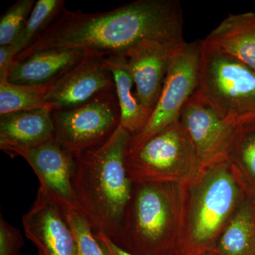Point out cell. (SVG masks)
<instances>
[{
	"instance_id": "4",
	"label": "cell",
	"mask_w": 255,
	"mask_h": 255,
	"mask_svg": "<svg viewBox=\"0 0 255 255\" xmlns=\"http://www.w3.org/2000/svg\"><path fill=\"white\" fill-rule=\"evenodd\" d=\"M246 196L228 159L204 167L184 186L179 255L211 251Z\"/></svg>"
},
{
	"instance_id": "29",
	"label": "cell",
	"mask_w": 255,
	"mask_h": 255,
	"mask_svg": "<svg viewBox=\"0 0 255 255\" xmlns=\"http://www.w3.org/2000/svg\"></svg>"
},
{
	"instance_id": "2",
	"label": "cell",
	"mask_w": 255,
	"mask_h": 255,
	"mask_svg": "<svg viewBox=\"0 0 255 255\" xmlns=\"http://www.w3.org/2000/svg\"><path fill=\"white\" fill-rule=\"evenodd\" d=\"M131 137L120 124L105 141L75 155L73 188L79 209L95 233L112 241L131 197L133 183L126 163Z\"/></svg>"
},
{
	"instance_id": "13",
	"label": "cell",
	"mask_w": 255,
	"mask_h": 255,
	"mask_svg": "<svg viewBox=\"0 0 255 255\" xmlns=\"http://www.w3.org/2000/svg\"><path fill=\"white\" fill-rule=\"evenodd\" d=\"M55 138L53 110L50 107L0 115V149L15 157Z\"/></svg>"
},
{
	"instance_id": "10",
	"label": "cell",
	"mask_w": 255,
	"mask_h": 255,
	"mask_svg": "<svg viewBox=\"0 0 255 255\" xmlns=\"http://www.w3.org/2000/svg\"><path fill=\"white\" fill-rule=\"evenodd\" d=\"M179 121L204 168L227 160L238 126L228 123L195 95L186 103Z\"/></svg>"
},
{
	"instance_id": "24",
	"label": "cell",
	"mask_w": 255,
	"mask_h": 255,
	"mask_svg": "<svg viewBox=\"0 0 255 255\" xmlns=\"http://www.w3.org/2000/svg\"><path fill=\"white\" fill-rule=\"evenodd\" d=\"M21 231L0 214V255H18L23 246Z\"/></svg>"
},
{
	"instance_id": "20",
	"label": "cell",
	"mask_w": 255,
	"mask_h": 255,
	"mask_svg": "<svg viewBox=\"0 0 255 255\" xmlns=\"http://www.w3.org/2000/svg\"><path fill=\"white\" fill-rule=\"evenodd\" d=\"M47 86H28L9 82H1L0 115L50 107L44 100Z\"/></svg>"
},
{
	"instance_id": "15",
	"label": "cell",
	"mask_w": 255,
	"mask_h": 255,
	"mask_svg": "<svg viewBox=\"0 0 255 255\" xmlns=\"http://www.w3.org/2000/svg\"><path fill=\"white\" fill-rule=\"evenodd\" d=\"M82 50L49 49L33 53L22 60H14L7 82L28 86H46L85 57Z\"/></svg>"
},
{
	"instance_id": "16",
	"label": "cell",
	"mask_w": 255,
	"mask_h": 255,
	"mask_svg": "<svg viewBox=\"0 0 255 255\" xmlns=\"http://www.w3.org/2000/svg\"><path fill=\"white\" fill-rule=\"evenodd\" d=\"M202 42L255 71V13L230 14Z\"/></svg>"
},
{
	"instance_id": "22",
	"label": "cell",
	"mask_w": 255,
	"mask_h": 255,
	"mask_svg": "<svg viewBox=\"0 0 255 255\" xmlns=\"http://www.w3.org/2000/svg\"><path fill=\"white\" fill-rule=\"evenodd\" d=\"M70 229L77 247V255H108L95 236V231L77 208L59 207Z\"/></svg>"
},
{
	"instance_id": "1",
	"label": "cell",
	"mask_w": 255,
	"mask_h": 255,
	"mask_svg": "<svg viewBox=\"0 0 255 255\" xmlns=\"http://www.w3.org/2000/svg\"><path fill=\"white\" fill-rule=\"evenodd\" d=\"M183 24L179 0H137L95 13L63 8L14 60L49 49L79 50L127 60L152 47L179 48L185 42Z\"/></svg>"
},
{
	"instance_id": "12",
	"label": "cell",
	"mask_w": 255,
	"mask_h": 255,
	"mask_svg": "<svg viewBox=\"0 0 255 255\" xmlns=\"http://www.w3.org/2000/svg\"><path fill=\"white\" fill-rule=\"evenodd\" d=\"M22 224L26 238L39 255H77L73 231L61 209L41 189L23 215Z\"/></svg>"
},
{
	"instance_id": "6",
	"label": "cell",
	"mask_w": 255,
	"mask_h": 255,
	"mask_svg": "<svg viewBox=\"0 0 255 255\" xmlns=\"http://www.w3.org/2000/svg\"><path fill=\"white\" fill-rule=\"evenodd\" d=\"M132 183H172L184 186L204 167L179 121L157 132L140 147L127 152Z\"/></svg>"
},
{
	"instance_id": "28",
	"label": "cell",
	"mask_w": 255,
	"mask_h": 255,
	"mask_svg": "<svg viewBox=\"0 0 255 255\" xmlns=\"http://www.w3.org/2000/svg\"><path fill=\"white\" fill-rule=\"evenodd\" d=\"M254 219L255 223V201H254Z\"/></svg>"
},
{
	"instance_id": "8",
	"label": "cell",
	"mask_w": 255,
	"mask_h": 255,
	"mask_svg": "<svg viewBox=\"0 0 255 255\" xmlns=\"http://www.w3.org/2000/svg\"><path fill=\"white\" fill-rule=\"evenodd\" d=\"M55 140L74 155L100 145L120 125L116 92H105L73 109L53 110Z\"/></svg>"
},
{
	"instance_id": "14",
	"label": "cell",
	"mask_w": 255,
	"mask_h": 255,
	"mask_svg": "<svg viewBox=\"0 0 255 255\" xmlns=\"http://www.w3.org/2000/svg\"><path fill=\"white\" fill-rule=\"evenodd\" d=\"M176 49L152 47L124 60L135 84L139 102L150 117L162 92L171 55Z\"/></svg>"
},
{
	"instance_id": "7",
	"label": "cell",
	"mask_w": 255,
	"mask_h": 255,
	"mask_svg": "<svg viewBox=\"0 0 255 255\" xmlns=\"http://www.w3.org/2000/svg\"><path fill=\"white\" fill-rule=\"evenodd\" d=\"M201 54V41L185 42L174 50L157 105L143 128L131 137L128 152L179 120L183 108L197 90Z\"/></svg>"
},
{
	"instance_id": "17",
	"label": "cell",
	"mask_w": 255,
	"mask_h": 255,
	"mask_svg": "<svg viewBox=\"0 0 255 255\" xmlns=\"http://www.w3.org/2000/svg\"><path fill=\"white\" fill-rule=\"evenodd\" d=\"M211 251L219 255H255L254 200L246 196Z\"/></svg>"
},
{
	"instance_id": "18",
	"label": "cell",
	"mask_w": 255,
	"mask_h": 255,
	"mask_svg": "<svg viewBox=\"0 0 255 255\" xmlns=\"http://www.w3.org/2000/svg\"><path fill=\"white\" fill-rule=\"evenodd\" d=\"M105 61L115 82L116 94L120 109V124L132 136L143 128L150 117L139 102L135 84L124 60L105 58Z\"/></svg>"
},
{
	"instance_id": "27",
	"label": "cell",
	"mask_w": 255,
	"mask_h": 255,
	"mask_svg": "<svg viewBox=\"0 0 255 255\" xmlns=\"http://www.w3.org/2000/svg\"><path fill=\"white\" fill-rule=\"evenodd\" d=\"M194 255H219L214 252V251H206L201 252V253H198Z\"/></svg>"
},
{
	"instance_id": "19",
	"label": "cell",
	"mask_w": 255,
	"mask_h": 255,
	"mask_svg": "<svg viewBox=\"0 0 255 255\" xmlns=\"http://www.w3.org/2000/svg\"><path fill=\"white\" fill-rule=\"evenodd\" d=\"M228 160L246 196L255 201V121L238 126Z\"/></svg>"
},
{
	"instance_id": "5",
	"label": "cell",
	"mask_w": 255,
	"mask_h": 255,
	"mask_svg": "<svg viewBox=\"0 0 255 255\" xmlns=\"http://www.w3.org/2000/svg\"><path fill=\"white\" fill-rule=\"evenodd\" d=\"M194 95L228 123L238 127L255 121V71L202 41Z\"/></svg>"
},
{
	"instance_id": "11",
	"label": "cell",
	"mask_w": 255,
	"mask_h": 255,
	"mask_svg": "<svg viewBox=\"0 0 255 255\" xmlns=\"http://www.w3.org/2000/svg\"><path fill=\"white\" fill-rule=\"evenodd\" d=\"M16 156L29 164L38 178L39 189L57 205L79 209L73 188L75 155L53 139L38 147L18 151Z\"/></svg>"
},
{
	"instance_id": "25",
	"label": "cell",
	"mask_w": 255,
	"mask_h": 255,
	"mask_svg": "<svg viewBox=\"0 0 255 255\" xmlns=\"http://www.w3.org/2000/svg\"><path fill=\"white\" fill-rule=\"evenodd\" d=\"M14 60V55L11 46H0V83L7 82Z\"/></svg>"
},
{
	"instance_id": "3",
	"label": "cell",
	"mask_w": 255,
	"mask_h": 255,
	"mask_svg": "<svg viewBox=\"0 0 255 255\" xmlns=\"http://www.w3.org/2000/svg\"><path fill=\"white\" fill-rule=\"evenodd\" d=\"M184 186L133 183L118 236L113 241L135 255H179Z\"/></svg>"
},
{
	"instance_id": "9",
	"label": "cell",
	"mask_w": 255,
	"mask_h": 255,
	"mask_svg": "<svg viewBox=\"0 0 255 255\" xmlns=\"http://www.w3.org/2000/svg\"><path fill=\"white\" fill-rule=\"evenodd\" d=\"M116 92L105 58L86 54L78 64L47 86L44 100L53 110L73 109L105 92Z\"/></svg>"
},
{
	"instance_id": "26",
	"label": "cell",
	"mask_w": 255,
	"mask_h": 255,
	"mask_svg": "<svg viewBox=\"0 0 255 255\" xmlns=\"http://www.w3.org/2000/svg\"><path fill=\"white\" fill-rule=\"evenodd\" d=\"M95 236L108 255H135L122 249L104 233H95Z\"/></svg>"
},
{
	"instance_id": "23",
	"label": "cell",
	"mask_w": 255,
	"mask_h": 255,
	"mask_svg": "<svg viewBox=\"0 0 255 255\" xmlns=\"http://www.w3.org/2000/svg\"><path fill=\"white\" fill-rule=\"evenodd\" d=\"M35 0H18L0 18V46H12L17 41L34 7Z\"/></svg>"
},
{
	"instance_id": "21",
	"label": "cell",
	"mask_w": 255,
	"mask_h": 255,
	"mask_svg": "<svg viewBox=\"0 0 255 255\" xmlns=\"http://www.w3.org/2000/svg\"><path fill=\"white\" fill-rule=\"evenodd\" d=\"M65 5L63 0H38L21 35L11 46L14 58L26 49L59 14Z\"/></svg>"
}]
</instances>
